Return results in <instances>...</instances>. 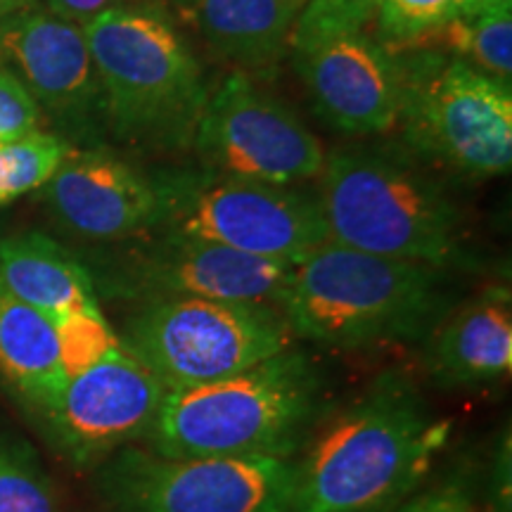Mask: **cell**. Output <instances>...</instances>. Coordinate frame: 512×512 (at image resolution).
Wrapping results in <instances>:
<instances>
[{"label":"cell","instance_id":"ffe728a7","mask_svg":"<svg viewBox=\"0 0 512 512\" xmlns=\"http://www.w3.org/2000/svg\"><path fill=\"white\" fill-rule=\"evenodd\" d=\"M411 48H432L458 57L491 79L512 81V10L456 17ZM408 50V48H406Z\"/></svg>","mask_w":512,"mask_h":512},{"label":"cell","instance_id":"4dcf8cb0","mask_svg":"<svg viewBox=\"0 0 512 512\" xmlns=\"http://www.w3.org/2000/svg\"><path fill=\"white\" fill-rule=\"evenodd\" d=\"M24 8H29V0H0V22L17 15V12Z\"/></svg>","mask_w":512,"mask_h":512},{"label":"cell","instance_id":"44dd1931","mask_svg":"<svg viewBox=\"0 0 512 512\" xmlns=\"http://www.w3.org/2000/svg\"><path fill=\"white\" fill-rule=\"evenodd\" d=\"M0 512H67L34 448L0 437Z\"/></svg>","mask_w":512,"mask_h":512},{"label":"cell","instance_id":"6da1fadb","mask_svg":"<svg viewBox=\"0 0 512 512\" xmlns=\"http://www.w3.org/2000/svg\"><path fill=\"white\" fill-rule=\"evenodd\" d=\"M448 432L411 375L382 370L299 451L290 512H394L427 482Z\"/></svg>","mask_w":512,"mask_h":512},{"label":"cell","instance_id":"5bb4252c","mask_svg":"<svg viewBox=\"0 0 512 512\" xmlns=\"http://www.w3.org/2000/svg\"><path fill=\"white\" fill-rule=\"evenodd\" d=\"M43 188L57 219L95 242H124L150 233L162 211L157 183L110 152L69 150Z\"/></svg>","mask_w":512,"mask_h":512},{"label":"cell","instance_id":"4fadbf2b","mask_svg":"<svg viewBox=\"0 0 512 512\" xmlns=\"http://www.w3.org/2000/svg\"><path fill=\"white\" fill-rule=\"evenodd\" d=\"M294 62L320 117L347 136L399 126L401 69L366 31H332L290 41Z\"/></svg>","mask_w":512,"mask_h":512},{"label":"cell","instance_id":"52a82bcc","mask_svg":"<svg viewBox=\"0 0 512 512\" xmlns=\"http://www.w3.org/2000/svg\"><path fill=\"white\" fill-rule=\"evenodd\" d=\"M119 342L169 392L238 375L290 349L294 335L275 306L169 297L140 302Z\"/></svg>","mask_w":512,"mask_h":512},{"label":"cell","instance_id":"4316f807","mask_svg":"<svg viewBox=\"0 0 512 512\" xmlns=\"http://www.w3.org/2000/svg\"><path fill=\"white\" fill-rule=\"evenodd\" d=\"M41 124V107L10 69H0V145L31 136Z\"/></svg>","mask_w":512,"mask_h":512},{"label":"cell","instance_id":"484cf974","mask_svg":"<svg viewBox=\"0 0 512 512\" xmlns=\"http://www.w3.org/2000/svg\"><path fill=\"white\" fill-rule=\"evenodd\" d=\"M394 512H479L470 467H453L437 482L422 484Z\"/></svg>","mask_w":512,"mask_h":512},{"label":"cell","instance_id":"f546056e","mask_svg":"<svg viewBox=\"0 0 512 512\" xmlns=\"http://www.w3.org/2000/svg\"><path fill=\"white\" fill-rule=\"evenodd\" d=\"M501 10H512V0H460L458 17H479Z\"/></svg>","mask_w":512,"mask_h":512},{"label":"cell","instance_id":"2e32d148","mask_svg":"<svg viewBox=\"0 0 512 512\" xmlns=\"http://www.w3.org/2000/svg\"><path fill=\"white\" fill-rule=\"evenodd\" d=\"M425 342L432 382L456 392H486L512 373V297L496 285L453 306Z\"/></svg>","mask_w":512,"mask_h":512},{"label":"cell","instance_id":"ac0fdd59","mask_svg":"<svg viewBox=\"0 0 512 512\" xmlns=\"http://www.w3.org/2000/svg\"><path fill=\"white\" fill-rule=\"evenodd\" d=\"M185 15L221 57L266 69L290 46L302 5L294 0H183Z\"/></svg>","mask_w":512,"mask_h":512},{"label":"cell","instance_id":"d4e9b609","mask_svg":"<svg viewBox=\"0 0 512 512\" xmlns=\"http://www.w3.org/2000/svg\"><path fill=\"white\" fill-rule=\"evenodd\" d=\"M377 3L380 0H306L294 22L292 38L332 31H366L370 19H375Z\"/></svg>","mask_w":512,"mask_h":512},{"label":"cell","instance_id":"3957f363","mask_svg":"<svg viewBox=\"0 0 512 512\" xmlns=\"http://www.w3.org/2000/svg\"><path fill=\"white\" fill-rule=\"evenodd\" d=\"M456 306L448 268L325 242L292 268L280 311L294 339L358 351L422 342Z\"/></svg>","mask_w":512,"mask_h":512},{"label":"cell","instance_id":"cb8c5ba5","mask_svg":"<svg viewBox=\"0 0 512 512\" xmlns=\"http://www.w3.org/2000/svg\"><path fill=\"white\" fill-rule=\"evenodd\" d=\"M60 339V358L67 380L86 373L102 358L121 347L119 335L112 330L100 309L69 313L55 323Z\"/></svg>","mask_w":512,"mask_h":512},{"label":"cell","instance_id":"8fae6325","mask_svg":"<svg viewBox=\"0 0 512 512\" xmlns=\"http://www.w3.org/2000/svg\"><path fill=\"white\" fill-rule=\"evenodd\" d=\"M207 171L273 185L318 178L325 150L283 100L235 74L204 105L192 136Z\"/></svg>","mask_w":512,"mask_h":512},{"label":"cell","instance_id":"9a60e30c","mask_svg":"<svg viewBox=\"0 0 512 512\" xmlns=\"http://www.w3.org/2000/svg\"><path fill=\"white\" fill-rule=\"evenodd\" d=\"M0 60L15 67L17 79L38 107L64 119H88L105 112L98 72L83 27L48 10H19L0 22Z\"/></svg>","mask_w":512,"mask_h":512},{"label":"cell","instance_id":"83f0119b","mask_svg":"<svg viewBox=\"0 0 512 512\" xmlns=\"http://www.w3.org/2000/svg\"><path fill=\"white\" fill-rule=\"evenodd\" d=\"M482 482V498L486 512H512V439L510 425L498 434L491 448L489 465Z\"/></svg>","mask_w":512,"mask_h":512},{"label":"cell","instance_id":"603a6c76","mask_svg":"<svg viewBox=\"0 0 512 512\" xmlns=\"http://www.w3.org/2000/svg\"><path fill=\"white\" fill-rule=\"evenodd\" d=\"M460 0H380L377 3V41L384 48L406 50L458 17Z\"/></svg>","mask_w":512,"mask_h":512},{"label":"cell","instance_id":"1f68e13d","mask_svg":"<svg viewBox=\"0 0 512 512\" xmlns=\"http://www.w3.org/2000/svg\"><path fill=\"white\" fill-rule=\"evenodd\" d=\"M294 3H299V5H304V3H306V0H294Z\"/></svg>","mask_w":512,"mask_h":512},{"label":"cell","instance_id":"d6986e66","mask_svg":"<svg viewBox=\"0 0 512 512\" xmlns=\"http://www.w3.org/2000/svg\"><path fill=\"white\" fill-rule=\"evenodd\" d=\"M0 375L36 413L55 408L67 387L57 328L0 287Z\"/></svg>","mask_w":512,"mask_h":512},{"label":"cell","instance_id":"9c48e42d","mask_svg":"<svg viewBox=\"0 0 512 512\" xmlns=\"http://www.w3.org/2000/svg\"><path fill=\"white\" fill-rule=\"evenodd\" d=\"M294 460L169 458L126 446L95 465L107 512H290Z\"/></svg>","mask_w":512,"mask_h":512},{"label":"cell","instance_id":"7402d4cb","mask_svg":"<svg viewBox=\"0 0 512 512\" xmlns=\"http://www.w3.org/2000/svg\"><path fill=\"white\" fill-rule=\"evenodd\" d=\"M67 155L69 145L62 138L41 131L0 145V207L43 188Z\"/></svg>","mask_w":512,"mask_h":512},{"label":"cell","instance_id":"ba28073f","mask_svg":"<svg viewBox=\"0 0 512 512\" xmlns=\"http://www.w3.org/2000/svg\"><path fill=\"white\" fill-rule=\"evenodd\" d=\"M155 230L297 264L330 242L318 195L294 185L207 174L159 178Z\"/></svg>","mask_w":512,"mask_h":512},{"label":"cell","instance_id":"30bf717a","mask_svg":"<svg viewBox=\"0 0 512 512\" xmlns=\"http://www.w3.org/2000/svg\"><path fill=\"white\" fill-rule=\"evenodd\" d=\"M110 266L107 290L131 302L169 297L264 304L280 309L294 264L207 240L150 230L131 238Z\"/></svg>","mask_w":512,"mask_h":512},{"label":"cell","instance_id":"5b68a950","mask_svg":"<svg viewBox=\"0 0 512 512\" xmlns=\"http://www.w3.org/2000/svg\"><path fill=\"white\" fill-rule=\"evenodd\" d=\"M318 202L337 245L437 268L465 264L456 202L401 159L366 150L325 155Z\"/></svg>","mask_w":512,"mask_h":512},{"label":"cell","instance_id":"f1b7e54d","mask_svg":"<svg viewBox=\"0 0 512 512\" xmlns=\"http://www.w3.org/2000/svg\"><path fill=\"white\" fill-rule=\"evenodd\" d=\"M48 12L67 19V22L86 27L88 22H93L95 17H100L102 12L126 5V0H43Z\"/></svg>","mask_w":512,"mask_h":512},{"label":"cell","instance_id":"277c9868","mask_svg":"<svg viewBox=\"0 0 512 512\" xmlns=\"http://www.w3.org/2000/svg\"><path fill=\"white\" fill-rule=\"evenodd\" d=\"M105 117L126 143L169 150L192 143L207 105L195 53L150 5H119L83 27Z\"/></svg>","mask_w":512,"mask_h":512},{"label":"cell","instance_id":"7c38bea8","mask_svg":"<svg viewBox=\"0 0 512 512\" xmlns=\"http://www.w3.org/2000/svg\"><path fill=\"white\" fill-rule=\"evenodd\" d=\"M164 394V384L119 347L72 377L43 418L64 458L76 467H95L150 437Z\"/></svg>","mask_w":512,"mask_h":512},{"label":"cell","instance_id":"e0dca14e","mask_svg":"<svg viewBox=\"0 0 512 512\" xmlns=\"http://www.w3.org/2000/svg\"><path fill=\"white\" fill-rule=\"evenodd\" d=\"M0 287L53 323L100 309L91 271L41 233L0 238Z\"/></svg>","mask_w":512,"mask_h":512},{"label":"cell","instance_id":"8992f818","mask_svg":"<svg viewBox=\"0 0 512 512\" xmlns=\"http://www.w3.org/2000/svg\"><path fill=\"white\" fill-rule=\"evenodd\" d=\"M406 136L432 162L463 178L503 176L512 164V93L458 57L396 50Z\"/></svg>","mask_w":512,"mask_h":512},{"label":"cell","instance_id":"7a4b0ae2","mask_svg":"<svg viewBox=\"0 0 512 512\" xmlns=\"http://www.w3.org/2000/svg\"><path fill=\"white\" fill-rule=\"evenodd\" d=\"M332 408L330 373L292 344L226 380L169 389L145 441L169 458L294 460Z\"/></svg>","mask_w":512,"mask_h":512}]
</instances>
